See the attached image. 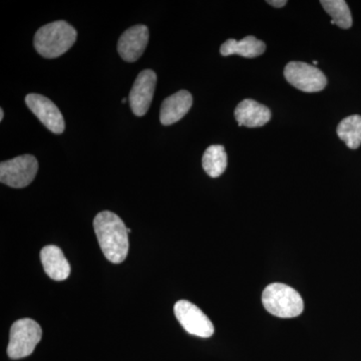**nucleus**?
I'll return each instance as SVG.
<instances>
[{
    "label": "nucleus",
    "instance_id": "nucleus-11",
    "mask_svg": "<svg viewBox=\"0 0 361 361\" xmlns=\"http://www.w3.org/2000/svg\"><path fill=\"white\" fill-rule=\"evenodd\" d=\"M193 104V97L187 90H180L163 102L160 111V121L163 125L170 126L179 122Z\"/></svg>",
    "mask_w": 361,
    "mask_h": 361
},
{
    "label": "nucleus",
    "instance_id": "nucleus-21",
    "mask_svg": "<svg viewBox=\"0 0 361 361\" xmlns=\"http://www.w3.org/2000/svg\"><path fill=\"white\" fill-rule=\"evenodd\" d=\"M126 102H127V99H122V103H123V104H125V103H126Z\"/></svg>",
    "mask_w": 361,
    "mask_h": 361
},
{
    "label": "nucleus",
    "instance_id": "nucleus-1",
    "mask_svg": "<svg viewBox=\"0 0 361 361\" xmlns=\"http://www.w3.org/2000/svg\"><path fill=\"white\" fill-rule=\"evenodd\" d=\"M94 232L102 251L111 263L120 264L129 252L128 228L116 214L104 211L94 220Z\"/></svg>",
    "mask_w": 361,
    "mask_h": 361
},
{
    "label": "nucleus",
    "instance_id": "nucleus-19",
    "mask_svg": "<svg viewBox=\"0 0 361 361\" xmlns=\"http://www.w3.org/2000/svg\"><path fill=\"white\" fill-rule=\"evenodd\" d=\"M4 110H0V121H2L4 120Z\"/></svg>",
    "mask_w": 361,
    "mask_h": 361
},
{
    "label": "nucleus",
    "instance_id": "nucleus-2",
    "mask_svg": "<svg viewBox=\"0 0 361 361\" xmlns=\"http://www.w3.org/2000/svg\"><path fill=\"white\" fill-rule=\"evenodd\" d=\"M78 32L63 20L54 21L42 26L35 37V47L45 59H56L63 56L75 44Z\"/></svg>",
    "mask_w": 361,
    "mask_h": 361
},
{
    "label": "nucleus",
    "instance_id": "nucleus-13",
    "mask_svg": "<svg viewBox=\"0 0 361 361\" xmlns=\"http://www.w3.org/2000/svg\"><path fill=\"white\" fill-rule=\"evenodd\" d=\"M40 260L45 273L56 281H63L70 276L71 266L63 252L58 246L47 245L40 252Z\"/></svg>",
    "mask_w": 361,
    "mask_h": 361
},
{
    "label": "nucleus",
    "instance_id": "nucleus-5",
    "mask_svg": "<svg viewBox=\"0 0 361 361\" xmlns=\"http://www.w3.org/2000/svg\"><path fill=\"white\" fill-rule=\"evenodd\" d=\"M39 171V161L35 157L23 155L0 164V180L6 186L27 187L32 184Z\"/></svg>",
    "mask_w": 361,
    "mask_h": 361
},
{
    "label": "nucleus",
    "instance_id": "nucleus-15",
    "mask_svg": "<svg viewBox=\"0 0 361 361\" xmlns=\"http://www.w3.org/2000/svg\"><path fill=\"white\" fill-rule=\"evenodd\" d=\"M202 164L204 170L210 177H220L227 168V154L224 147L221 145L209 147L204 153Z\"/></svg>",
    "mask_w": 361,
    "mask_h": 361
},
{
    "label": "nucleus",
    "instance_id": "nucleus-18",
    "mask_svg": "<svg viewBox=\"0 0 361 361\" xmlns=\"http://www.w3.org/2000/svg\"><path fill=\"white\" fill-rule=\"evenodd\" d=\"M267 4H269L270 6L276 7V8H280V7H283L286 6L287 1L286 0H268Z\"/></svg>",
    "mask_w": 361,
    "mask_h": 361
},
{
    "label": "nucleus",
    "instance_id": "nucleus-17",
    "mask_svg": "<svg viewBox=\"0 0 361 361\" xmlns=\"http://www.w3.org/2000/svg\"><path fill=\"white\" fill-rule=\"evenodd\" d=\"M323 8L332 18L331 25L339 26L343 30H348L353 25V16L350 9L344 0H322Z\"/></svg>",
    "mask_w": 361,
    "mask_h": 361
},
{
    "label": "nucleus",
    "instance_id": "nucleus-9",
    "mask_svg": "<svg viewBox=\"0 0 361 361\" xmlns=\"http://www.w3.org/2000/svg\"><path fill=\"white\" fill-rule=\"evenodd\" d=\"M157 85V75L152 70L142 71L133 85L129 101L133 113L137 116L146 115L153 101Z\"/></svg>",
    "mask_w": 361,
    "mask_h": 361
},
{
    "label": "nucleus",
    "instance_id": "nucleus-12",
    "mask_svg": "<svg viewBox=\"0 0 361 361\" xmlns=\"http://www.w3.org/2000/svg\"><path fill=\"white\" fill-rule=\"evenodd\" d=\"M235 118L240 127H263L271 120V111L264 104L247 99L237 106Z\"/></svg>",
    "mask_w": 361,
    "mask_h": 361
},
{
    "label": "nucleus",
    "instance_id": "nucleus-10",
    "mask_svg": "<svg viewBox=\"0 0 361 361\" xmlns=\"http://www.w3.org/2000/svg\"><path fill=\"white\" fill-rule=\"evenodd\" d=\"M149 37V28L146 25H135L126 30L118 42L121 58L128 63L137 61L146 49Z\"/></svg>",
    "mask_w": 361,
    "mask_h": 361
},
{
    "label": "nucleus",
    "instance_id": "nucleus-3",
    "mask_svg": "<svg viewBox=\"0 0 361 361\" xmlns=\"http://www.w3.org/2000/svg\"><path fill=\"white\" fill-rule=\"evenodd\" d=\"M262 303L270 314L279 318L297 317L304 310L302 297L286 284L268 285L262 293Z\"/></svg>",
    "mask_w": 361,
    "mask_h": 361
},
{
    "label": "nucleus",
    "instance_id": "nucleus-20",
    "mask_svg": "<svg viewBox=\"0 0 361 361\" xmlns=\"http://www.w3.org/2000/svg\"><path fill=\"white\" fill-rule=\"evenodd\" d=\"M317 63H318L317 61H313V66H317Z\"/></svg>",
    "mask_w": 361,
    "mask_h": 361
},
{
    "label": "nucleus",
    "instance_id": "nucleus-8",
    "mask_svg": "<svg viewBox=\"0 0 361 361\" xmlns=\"http://www.w3.org/2000/svg\"><path fill=\"white\" fill-rule=\"evenodd\" d=\"M28 109L54 134H63L66 123L61 111L51 99L42 94H30L25 97Z\"/></svg>",
    "mask_w": 361,
    "mask_h": 361
},
{
    "label": "nucleus",
    "instance_id": "nucleus-4",
    "mask_svg": "<svg viewBox=\"0 0 361 361\" xmlns=\"http://www.w3.org/2000/svg\"><path fill=\"white\" fill-rule=\"evenodd\" d=\"M42 336V327L30 318H23L11 325L7 355L11 360L27 357L33 353Z\"/></svg>",
    "mask_w": 361,
    "mask_h": 361
},
{
    "label": "nucleus",
    "instance_id": "nucleus-16",
    "mask_svg": "<svg viewBox=\"0 0 361 361\" xmlns=\"http://www.w3.org/2000/svg\"><path fill=\"white\" fill-rule=\"evenodd\" d=\"M337 135L349 149H357L361 145V116L343 118L337 127Z\"/></svg>",
    "mask_w": 361,
    "mask_h": 361
},
{
    "label": "nucleus",
    "instance_id": "nucleus-6",
    "mask_svg": "<svg viewBox=\"0 0 361 361\" xmlns=\"http://www.w3.org/2000/svg\"><path fill=\"white\" fill-rule=\"evenodd\" d=\"M284 77L287 82L304 92H317L324 90L326 77L319 68L302 61H291L285 66Z\"/></svg>",
    "mask_w": 361,
    "mask_h": 361
},
{
    "label": "nucleus",
    "instance_id": "nucleus-14",
    "mask_svg": "<svg viewBox=\"0 0 361 361\" xmlns=\"http://www.w3.org/2000/svg\"><path fill=\"white\" fill-rule=\"evenodd\" d=\"M265 49L264 42L250 35L241 40L228 39L221 45L220 52L223 56L237 54L244 58L253 59L264 54Z\"/></svg>",
    "mask_w": 361,
    "mask_h": 361
},
{
    "label": "nucleus",
    "instance_id": "nucleus-7",
    "mask_svg": "<svg viewBox=\"0 0 361 361\" xmlns=\"http://www.w3.org/2000/svg\"><path fill=\"white\" fill-rule=\"evenodd\" d=\"M174 312L183 329L192 336L209 338L214 334L213 323L195 304L188 300H179L174 306Z\"/></svg>",
    "mask_w": 361,
    "mask_h": 361
}]
</instances>
